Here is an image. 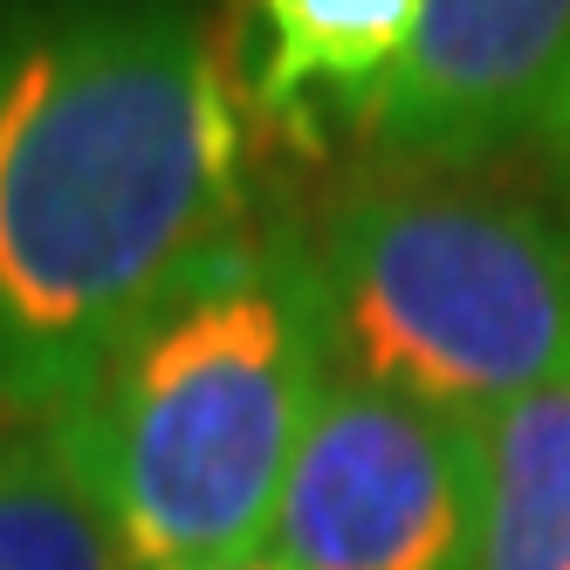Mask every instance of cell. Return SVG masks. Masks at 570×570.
<instances>
[{
	"instance_id": "6da1fadb",
	"label": "cell",
	"mask_w": 570,
	"mask_h": 570,
	"mask_svg": "<svg viewBox=\"0 0 570 570\" xmlns=\"http://www.w3.org/2000/svg\"><path fill=\"white\" fill-rule=\"evenodd\" d=\"M240 227L207 0H0V413L49 426Z\"/></svg>"
},
{
	"instance_id": "7a4b0ae2",
	"label": "cell",
	"mask_w": 570,
	"mask_h": 570,
	"mask_svg": "<svg viewBox=\"0 0 570 570\" xmlns=\"http://www.w3.org/2000/svg\"><path fill=\"white\" fill-rule=\"evenodd\" d=\"M331 303L309 234L240 227L193 262L49 420L131 570L248 563L331 392Z\"/></svg>"
},
{
	"instance_id": "3957f363",
	"label": "cell",
	"mask_w": 570,
	"mask_h": 570,
	"mask_svg": "<svg viewBox=\"0 0 570 570\" xmlns=\"http://www.w3.org/2000/svg\"><path fill=\"white\" fill-rule=\"evenodd\" d=\"M337 372L461 420L570 385V214L468 179H372L309 240Z\"/></svg>"
},
{
	"instance_id": "277c9868",
	"label": "cell",
	"mask_w": 570,
	"mask_h": 570,
	"mask_svg": "<svg viewBox=\"0 0 570 570\" xmlns=\"http://www.w3.org/2000/svg\"><path fill=\"white\" fill-rule=\"evenodd\" d=\"M474 522L481 420L331 372L262 557L282 570H474Z\"/></svg>"
},
{
	"instance_id": "5b68a950",
	"label": "cell",
	"mask_w": 570,
	"mask_h": 570,
	"mask_svg": "<svg viewBox=\"0 0 570 570\" xmlns=\"http://www.w3.org/2000/svg\"><path fill=\"white\" fill-rule=\"evenodd\" d=\"M570 83V0H426L392 83L351 131L405 173L522 151Z\"/></svg>"
},
{
	"instance_id": "8992f818",
	"label": "cell",
	"mask_w": 570,
	"mask_h": 570,
	"mask_svg": "<svg viewBox=\"0 0 570 570\" xmlns=\"http://www.w3.org/2000/svg\"><path fill=\"white\" fill-rule=\"evenodd\" d=\"M426 0H248V97L275 125L309 131L316 117L372 104L420 35Z\"/></svg>"
},
{
	"instance_id": "52a82bcc",
	"label": "cell",
	"mask_w": 570,
	"mask_h": 570,
	"mask_svg": "<svg viewBox=\"0 0 570 570\" xmlns=\"http://www.w3.org/2000/svg\"><path fill=\"white\" fill-rule=\"evenodd\" d=\"M474 570H570V385L481 426Z\"/></svg>"
},
{
	"instance_id": "ba28073f",
	"label": "cell",
	"mask_w": 570,
	"mask_h": 570,
	"mask_svg": "<svg viewBox=\"0 0 570 570\" xmlns=\"http://www.w3.org/2000/svg\"><path fill=\"white\" fill-rule=\"evenodd\" d=\"M0 570H131L49 426L0 413Z\"/></svg>"
},
{
	"instance_id": "9c48e42d",
	"label": "cell",
	"mask_w": 570,
	"mask_h": 570,
	"mask_svg": "<svg viewBox=\"0 0 570 570\" xmlns=\"http://www.w3.org/2000/svg\"><path fill=\"white\" fill-rule=\"evenodd\" d=\"M529 151L543 158L550 186L570 199V83H563V90H557V104L543 110V125H537V138H529Z\"/></svg>"
},
{
	"instance_id": "30bf717a",
	"label": "cell",
	"mask_w": 570,
	"mask_h": 570,
	"mask_svg": "<svg viewBox=\"0 0 570 570\" xmlns=\"http://www.w3.org/2000/svg\"><path fill=\"white\" fill-rule=\"evenodd\" d=\"M193 570H282V563H268V557H248V563H193Z\"/></svg>"
}]
</instances>
